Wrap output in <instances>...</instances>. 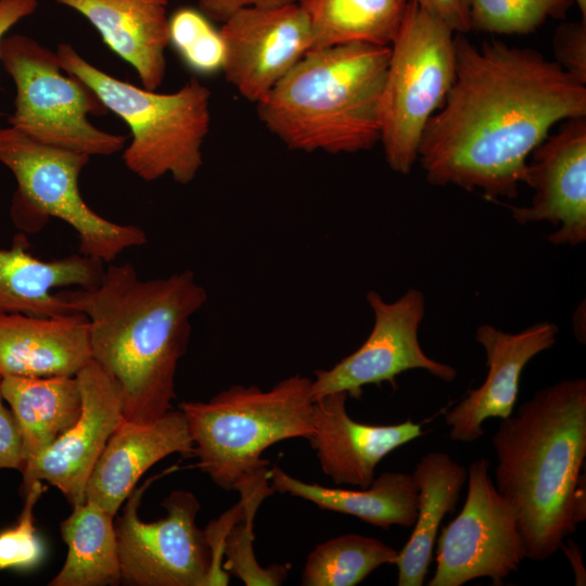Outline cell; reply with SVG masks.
Instances as JSON below:
<instances>
[{
	"label": "cell",
	"mask_w": 586,
	"mask_h": 586,
	"mask_svg": "<svg viewBox=\"0 0 586 586\" xmlns=\"http://www.w3.org/2000/svg\"><path fill=\"white\" fill-rule=\"evenodd\" d=\"M456 79L424 130L428 182L513 199L532 152L558 123L586 116V84L530 48L455 37Z\"/></svg>",
	"instance_id": "6da1fadb"
},
{
	"label": "cell",
	"mask_w": 586,
	"mask_h": 586,
	"mask_svg": "<svg viewBox=\"0 0 586 586\" xmlns=\"http://www.w3.org/2000/svg\"><path fill=\"white\" fill-rule=\"evenodd\" d=\"M61 294L87 318L91 360L118 387L123 418L150 423L171 410L191 318L207 300L194 273L142 280L132 265L110 263L93 286Z\"/></svg>",
	"instance_id": "7a4b0ae2"
},
{
	"label": "cell",
	"mask_w": 586,
	"mask_h": 586,
	"mask_svg": "<svg viewBox=\"0 0 586 586\" xmlns=\"http://www.w3.org/2000/svg\"><path fill=\"white\" fill-rule=\"evenodd\" d=\"M495 487L514 512L526 558L555 555L586 519V380L537 391L492 437Z\"/></svg>",
	"instance_id": "3957f363"
},
{
	"label": "cell",
	"mask_w": 586,
	"mask_h": 586,
	"mask_svg": "<svg viewBox=\"0 0 586 586\" xmlns=\"http://www.w3.org/2000/svg\"><path fill=\"white\" fill-rule=\"evenodd\" d=\"M390 46L311 49L258 102L264 126L288 149L357 153L380 142Z\"/></svg>",
	"instance_id": "277c9868"
},
{
	"label": "cell",
	"mask_w": 586,
	"mask_h": 586,
	"mask_svg": "<svg viewBox=\"0 0 586 586\" xmlns=\"http://www.w3.org/2000/svg\"><path fill=\"white\" fill-rule=\"evenodd\" d=\"M311 380L295 374L269 390L232 385L207 402L184 400L196 467L225 491H239L268 473L263 453L289 438L313 432Z\"/></svg>",
	"instance_id": "5b68a950"
},
{
	"label": "cell",
	"mask_w": 586,
	"mask_h": 586,
	"mask_svg": "<svg viewBox=\"0 0 586 586\" xmlns=\"http://www.w3.org/2000/svg\"><path fill=\"white\" fill-rule=\"evenodd\" d=\"M55 53L64 72L90 87L129 126L132 140L123 161L131 173L144 181L166 175L180 184L194 180L211 124L206 86L191 78L175 92L158 93L99 69L68 43H60Z\"/></svg>",
	"instance_id": "8992f818"
},
{
	"label": "cell",
	"mask_w": 586,
	"mask_h": 586,
	"mask_svg": "<svg viewBox=\"0 0 586 586\" xmlns=\"http://www.w3.org/2000/svg\"><path fill=\"white\" fill-rule=\"evenodd\" d=\"M89 160L87 154L35 141L11 126L0 128V163L17 183L11 205L14 224L35 232L49 218H58L77 233L80 254L112 263L148 238L140 227L109 220L85 202L78 180Z\"/></svg>",
	"instance_id": "52a82bcc"
},
{
	"label": "cell",
	"mask_w": 586,
	"mask_h": 586,
	"mask_svg": "<svg viewBox=\"0 0 586 586\" xmlns=\"http://www.w3.org/2000/svg\"><path fill=\"white\" fill-rule=\"evenodd\" d=\"M454 31L409 1L390 44L380 105V142L388 167L407 175L418 161L426 125L456 79Z\"/></svg>",
	"instance_id": "ba28073f"
},
{
	"label": "cell",
	"mask_w": 586,
	"mask_h": 586,
	"mask_svg": "<svg viewBox=\"0 0 586 586\" xmlns=\"http://www.w3.org/2000/svg\"><path fill=\"white\" fill-rule=\"evenodd\" d=\"M0 62L16 88L11 127L40 143L89 156L124 148L125 136L88 120V115H104L107 109L90 87L63 71L55 52L15 34L2 39Z\"/></svg>",
	"instance_id": "9c48e42d"
},
{
	"label": "cell",
	"mask_w": 586,
	"mask_h": 586,
	"mask_svg": "<svg viewBox=\"0 0 586 586\" xmlns=\"http://www.w3.org/2000/svg\"><path fill=\"white\" fill-rule=\"evenodd\" d=\"M156 476L135 487L114 521L122 582L131 586L227 585L215 568L204 530L196 525V496L173 491L163 501L166 515L144 522L138 509Z\"/></svg>",
	"instance_id": "30bf717a"
},
{
	"label": "cell",
	"mask_w": 586,
	"mask_h": 586,
	"mask_svg": "<svg viewBox=\"0 0 586 586\" xmlns=\"http://www.w3.org/2000/svg\"><path fill=\"white\" fill-rule=\"evenodd\" d=\"M489 468V461L480 458L467 469L466 500L437 538L429 586H462L482 577L502 585L526 558L514 512L496 489Z\"/></svg>",
	"instance_id": "8fae6325"
},
{
	"label": "cell",
	"mask_w": 586,
	"mask_h": 586,
	"mask_svg": "<svg viewBox=\"0 0 586 586\" xmlns=\"http://www.w3.org/2000/svg\"><path fill=\"white\" fill-rule=\"evenodd\" d=\"M366 298L373 313L371 332L354 353L330 369L315 371L310 385L314 402L335 392L359 398L365 385H395L398 374L412 369L426 370L444 382L456 378L454 367L430 358L420 345L419 328L425 314V296L420 290L409 289L394 302L371 290Z\"/></svg>",
	"instance_id": "7c38bea8"
},
{
	"label": "cell",
	"mask_w": 586,
	"mask_h": 586,
	"mask_svg": "<svg viewBox=\"0 0 586 586\" xmlns=\"http://www.w3.org/2000/svg\"><path fill=\"white\" fill-rule=\"evenodd\" d=\"M222 73L251 102L263 99L313 49L309 17L300 1L252 5L231 14L219 28Z\"/></svg>",
	"instance_id": "4fadbf2b"
},
{
	"label": "cell",
	"mask_w": 586,
	"mask_h": 586,
	"mask_svg": "<svg viewBox=\"0 0 586 586\" xmlns=\"http://www.w3.org/2000/svg\"><path fill=\"white\" fill-rule=\"evenodd\" d=\"M76 377L81 412L49 447L26 461L21 471L22 497L33 482L42 481L58 488L72 506L84 502L89 476L123 419L118 387L98 364L91 360Z\"/></svg>",
	"instance_id": "5bb4252c"
},
{
	"label": "cell",
	"mask_w": 586,
	"mask_h": 586,
	"mask_svg": "<svg viewBox=\"0 0 586 586\" xmlns=\"http://www.w3.org/2000/svg\"><path fill=\"white\" fill-rule=\"evenodd\" d=\"M523 183L530 186V205L510 206L520 225L546 221L557 227L548 237L555 245L586 241V116L564 120L532 152Z\"/></svg>",
	"instance_id": "9a60e30c"
},
{
	"label": "cell",
	"mask_w": 586,
	"mask_h": 586,
	"mask_svg": "<svg viewBox=\"0 0 586 586\" xmlns=\"http://www.w3.org/2000/svg\"><path fill=\"white\" fill-rule=\"evenodd\" d=\"M559 328L552 322H539L518 333H508L491 324L475 331L488 368L486 379L445 413L449 437L460 443H473L484 435L483 422L489 418L505 419L512 415L524 367L535 356L551 348Z\"/></svg>",
	"instance_id": "2e32d148"
},
{
	"label": "cell",
	"mask_w": 586,
	"mask_h": 586,
	"mask_svg": "<svg viewBox=\"0 0 586 586\" xmlns=\"http://www.w3.org/2000/svg\"><path fill=\"white\" fill-rule=\"evenodd\" d=\"M347 397L346 392H335L314 402L307 440L334 484L366 488L385 456L424 432L411 420L386 425L357 422L347 413Z\"/></svg>",
	"instance_id": "e0dca14e"
},
{
	"label": "cell",
	"mask_w": 586,
	"mask_h": 586,
	"mask_svg": "<svg viewBox=\"0 0 586 586\" xmlns=\"http://www.w3.org/2000/svg\"><path fill=\"white\" fill-rule=\"evenodd\" d=\"M193 450L188 423L179 408L150 423L123 418L89 476L86 500L115 517L152 466L173 454L193 457Z\"/></svg>",
	"instance_id": "ac0fdd59"
},
{
	"label": "cell",
	"mask_w": 586,
	"mask_h": 586,
	"mask_svg": "<svg viewBox=\"0 0 586 586\" xmlns=\"http://www.w3.org/2000/svg\"><path fill=\"white\" fill-rule=\"evenodd\" d=\"M90 361L84 314L0 313V377L76 375Z\"/></svg>",
	"instance_id": "d6986e66"
},
{
	"label": "cell",
	"mask_w": 586,
	"mask_h": 586,
	"mask_svg": "<svg viewBox=\"0 0 586 586\" xmlns=\"http://www.w3.org/2000/svg\"><path fill=\"white\" fill-rule=\"evenodd\" d=\"M81 14L103 42L137 72L144 88L165 77L169 0H53Z\"/></svg>",
	"instance_id": "ffe728a7"
},
{
	"label": "cell",
	"mask_w": 586,
	"mask_h": 586,
	"mask_svg": "<svg viewBox=\"0 0 586 586\" xmlns=\"http://www.w3.org/2000/svg\"><path fill=\"white\" fill-rule=\"evenodd\" d=\"M18 234L8 249H0V313L54 316L74 311L61 288H90L104 271L103 262L78 254L41 259L28 251Z\"/></svg>",
	"instance_id": "44dd1931"
},
{
	"label": "cell",
	"mask_w": 586,
	"mask_h": 586,
	"mask_svg": "<svg viewBox=\"0 0 586 586\" xmlns=\"http://www.w3.org/2000/svg\"><path fill=\"white\" fill-rule=\"evenodd\" d=\"M270 486L315 504L322 510L354 515L371 525L388 530L393 525L412 527L418 513V488L412 474L384 472L360 489L327 487L301 481L280 467L269 469Z\"/></svg>",
	"instance_id": "7402d4cb"
},
{
	"label": "cell",
	"mask_w": 586,
	"mask_h": 586,
	"mask_svg": "<svg viewBox=\"0 0 586 586\" xmlns=\"http://www.w3.org/2000/svg\"><path fill=\"white\" fill-rule=\"evenodd\" d=\"M412 477L418 488V513L413 531L395 562L398 586L424 584L440 525L456 509L467 482V468L447 453L430 451L419 460Z\"/></svg>",
	"instance_id": "603a6c76"
},
{
	"label": "cell",
	"mask_w": 586,
	"mask_h": 586,
	"mask_svg": "<svg viewBox=\"0 0 586 586\" xmlns=\"http://www.w3.org/2000/svg\"><path fill=\"white\" fill-rule=\"evenodd\" d=\"M0 388L21 432L25 463L69 429L81 412L76 375H5Z\"/></svg>",
	"instance_id": "cb8c5ba5"
},
{
	"label": "cell",
	"mask_w": 586,
	"mask_h": 586,
	"mask_svg": "<svg viewBox=\"0 0 586 586\" xmlns=\"http://www.w3.org/2000/svg\"><path fill=\"white\" fill-rule=\"evenodd\" d=\"M114 518L85 500L60 523L67 555L49 586H115L122 583Z\"/></svg>",
	"instance_id": "d4e9b609"
},
{
	"label": "cell",
	"mask_w": 586,
	"mask_h": 586,
	"mask_svg": "<svg viewBox=\"0 0 586 586\" xmlns=\"http://www.w3.org/2000/svg\"><path fill=\"white\" fill-rule=\"evenodd\" d=\"M313 28V49L369 43L390 46L410 0H298Z\"/></svg>",
	"instance_id": "484cf974"
},
{
	"label": "cell",
	"mask_w": 586,
	"mask_h": 586,
	"mask_svg": "<svg viewBox=\"0 0 586 586\" xmlns=\"http://www.w3.org/2000/svg\"><path fill=\"white\" fill-rule=\"evenodd\" d=\"M398 551L383 542L345 534L316 546L302 571L303 586H355L378 568L395 565Z\"/></svg>",
	"instance_id": "4316f807"
},
{
	"label": "cell",
	"mask_w": 586,
	"mask_h": 586,
	"mask_svg": "<svg viewBox=\"0 0 586 586\" xmlns=\"http://www.w3.org/2000/svg\"><path fill=\"white\" fill-rule=\"evenodd\" d=\"M269 473L244 485L238 492L241 499L222 540V570L241 579L246 586H278L288 577L289 566L259 565L253 550V520L260 502L275 491L268 484Z\"/></svg>",
	"instance_id": "83f0119b"
},
{
	"label": "cell",
	"mask_w": 586,
	"mask_h": 586,
	"mask_svg": "<svg viewBox=\"0 0 586 586\" xmlns=\"http://www.w3.org/2000/svg\"><path fill=\"white\" fill-rule=\"evenodd\" d=\"M472 29L496 35H525L549 18H563L573 0H469Z\"/></svg>",
	"instance_id": "f1b7e54d"
},
{
	"label": "cell",
	"mask_w": 586,
	"mask_h": 586,
	"mask_svg": "<svg viewBox=\"0 0 586 586\" xmlns=\"http://www.w3.org/2000/svg\"><path fill=\"white\" fill-rule=\"evenodd\" d=\"M168 38L186 65L199 74L222 71L225 47L219 29L200 10L181 8L168 17Z\"/></svg>",
	"instance_id": "f546056e"
},
{
	"label": "cell",
	"mask_w": 586,
	"mask_h": 586,
	"mask_svg": "<svg viewBox=\"0 0 586 586\" xmlns=\"http://www.w3.org/2000/svg\"><path fill=\"white\" fill-rule=\"evenodd\" d=\"M46 489L42 481L33 482L23 496L15 524L0 531V572L33 570L43 560L46 551L35 526L34 509Z\"/></svg>",
	"instance_id": "4dcf8cb0"
},
{
	"label": "cell",
	"mask_w": 586,
	"mask_h": 586,
	"mask_svg": "<svg viewBox=\"0 0 586 586\" xmlns=\"http://www.w3.org/2000/svg\"><path fill=\"white\" fill-rule=\"evenodd\" d=\"M555 62L586 84V20L561 23L553 35Z\"/></svg>",
	"instance_id": "1f68e13d"
},
{
	"label": "cell",
	"mask_w": 586,
	"mask_h": 586,
	"mask_svg": "<svg viewBox=\"0 0 586 586\" xmlns=\"http://www.w3.org/2000/svg\"><path fill=\"white\" fill-rule=\"evenodd\" d=\"M24 464L21 432L0 388V470L12 469L21 472Z\"/></svg>",
	"instance_id": "d6a6232c"
},
{
	"label": "cell",
	"mask_w": 586,
	"mask_h": 586,
	"mask_svg": "<svg viewBox=\"0 0 586 586\" xmlns=\"http://www.w3.org/2000/svg\"><path fill=\"white\" fill-rule=\"evenodd\" d=\"M438 18L454 33L466 35L472 30L469 0H412Z\"/></svg>",
	"instance_id": "836d02e7"
},
{
	"label": "cell",
	"mask_w": 586,
	"mask_h": 586,
	"mask_svg": "<svg viewBox=\"0 0 586 586\" xmlns=\"http://www.w3.org/2000/svg\"><path fill=\"white\" fill-rule=\"evenodd\" d=\"M298 0H196L199 10L211 21L225 22L240 9L252 5H271Z\"/></svg>",
	"instance_id": "e575fe53"
},
{
	"label": "cell",
	"mask_w": 586,
	"mask_h": 586,
	"mask_svg": "<svg viewBox=\"0 0 586 586\" xmlns=\"http://www.w3.org/2000/svg\"><path fill=\"white\" fill-rule=\"evenodd\" d=\"M37 8V0H0V44L5 34Z\"/></svg>",
	"instance_id": "d590c367"
},
{
	"label": "cell",
	"mask_w": 586,
	"mask_h": 586,
	"mask_svg": "<svg viewBox=\"0 0 586 586\" xmlns=\"http://www.w3.org/2000/svg\"><path fill=\"white\" fill-rule=\"evenodd\" d=\"M560 549L565 553L569 562L574 572L575 584L577 586L586 585V571L583 565L582 553L578 548V545L572 539H568V543L564 542L561 544Z\"/></svg>",
	"instance_id": "8d00e7d4"
},
{
	"label": "cell",
	"mask_w": 586,
	"mask_h": 586,
	"mask_svg": "<svg viewBox=\"0 0 586 586\" xmlns=\"http://www.w3.org/2000/svg\"><path fill=\"white\" fill-rule=\"evenodd\" d=\"M574 4L578 8L583 20H586V0H573Z\"/></svg>",
	"instance_id": "74e56055"
}]
</instances>
